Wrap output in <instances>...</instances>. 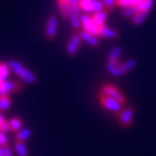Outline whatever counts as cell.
<instances>
[{
  "label": "cell",
  "mask_w": 156,
  "mask_h": 156,
  "mask_svg": "<svg viewBox=\"0 0 156 156\" xmlns=\"http://www.w3.org/2000/svg\"><path fill=\"white\" fill-rule=\"evenodd\" d=\"M154 5V0H142L138 5H136L139 11H144V12H150Z\"/></svg>",
  "instance_id": "ac0fdd59"
},
{
  "label": "cell",
  "mask_w": 156,
  "mask_h": 156,
  "mask_svg": "<svg viewBox=\"0 0 156 156\" xmlns=\"http://www.w3.org/2000/svg\"><path fill=\"white\" fill-rule=\"evenodd\" d=\"M98 99H99V102L101 103V105H102L104 108L110 111V112L114 113V114H116V115H118L122 112V103L116 101L115 99H113V98L106 95L105 93L99 91V93H98Z\"/></svg>",
  "instance_id": "7a4b0ae2"
},
{
  "label": "cell",
  "mask_w": 156,
  "mask_h": 156,
  "mask_svg": "<svg viewBox=\"0 0 156 156\" xmlns=\"http://www.w3.org/2000/svg\"><path fill=\"white\" fill-rule=\"evenodd\" d=\"M32 136L30 128H22L17 132H15V142H26Z\"/></svg>",
  "instance_id": "4fadbf2b"
},
{
  "label": "cell",
  "mask_w": 156,
  "mask_h": 156,
  "mask_svg": "<svg viewBox=\"0 0 156 156\" xmlns=\"http://www.w3.org/2000/svg\"><path fill=\"white\" fill-rule=\"evenodd\" d=\"M3 156H13L12 151L10 149L9 144H8L7 146H3Z\"/></svg>",
  "instance_id": "f1b7e54d"
},
{
  "label": "cell",
  "mask_w": 156,
  "mask_h": 156,
  "mask_svg": "<svg viewBox=\"0 0 156 156\" xmlns=\"http://www.w3.org/2000/svg\"><path fill=\"white\" fill-rule=\"evenodd\" d=\"M5 118H3V116H2V113H0V125L2 124L3 122H5Z\"/></svg>",
  "instance_id": "f546056e"
},
{
  "label": "cell",
  "mask_w": 156,
  "mask_h": 156,
  "mask_svg": "<svg viewBox=\"0 0 156 156\" xmlns=\"http://www.w3.org/2000/svg\"><path fill=\"white\" fill-rule=\"evenodd\" d=\"M0 156H3V147L0 146Z\"/></svg>",
  "instance_id": "4dcf8cb0"
},
{
  "label": "cell",
  "mask_w": 156,
  "mask_h": 156,
  "mask_svg": "<svg viewBox=\"0 0 156 156\" xmlns=\"http://www.w3.org/2000/svg\"><path fill=\"white\" fill-rule=\"evenodd\" d=\"M58 7L60 9V13L64 19H68L71 12V3L67 0H58Z\"/></svg>",
  "instance_id": "5bb4252c"
},
{
  "label": "cell",
  "mask_w": 156,
  "mask_h": 156,
  "mask_svg": "<svg viewBox=\"0 0 156 156\" xmlns=\"http://www.w3.org/2000/svg\"><path fill=\"white\" fill-rule=\"evenodd\" d=\"M136 66V60H129V61L124 62V63H122V64H118L117 67L111 72V75H112L113 77H119V76L125 75L126 73H128V72H130L131 69H133Z\"/></svg>",
  "instance_id": "9c48e42d"
},
{
  "label": "cell",
  "mask_w": 156,
  "mask_h": 156,
  "mask_svg": "<svg viewBox=\"0 0 156 156\" xmlns=\"http://www.w3.org/2000/svg\"><path fill=\"white\" fill-rule=\"evenodd\" d=\"M79 35H80L83 40L87 41V44H89L92 47H98L99 44H100V42H99V39H98V36H94V35H92V34H89V33L85 32L83 29L79 32Z\"/></svg>",
  "instance_id": "7c38bea8"
},
{
  "label": "cell",
  "mask_w": 156,
  "mask_h": 156,
  "mask_svg": "<svg viewBox=\"0 0 156 156\" xmlns=\"http://www.w3.org/2000/svg\"><path fill=\"white\" fill-rule=\"evenodd\" d=\"M10 74V67L8 65V63L1 62L0 63V83L1 81L7 80V77Z\"/></svg>",
  "instance_id": "7402d4cb"
},
{
  "label": "cell",
  "mask_w": 156,
  "mask_h": 156,
  "mask_svg": "<svg viewBox=\"0 0 156 156\" xmlns=\"http://www.w3.org/2000/svg\"><path fill=\"white\" fill-rule=\"evenodd\" d=\"M81 37L79 35V33H75V34L72 35V37L69 38V41L66 47V53L69 56H74L77 54L78 50H79V47L81 44Z\"/></svg>",
  "instance_id": "52a82bcc"
},
{
  "label": "cell",
  "mask_w": 156,
  "mask_h": 156,
  "mask_svg": "<svg viewBox=\"0 0 156 156\" xmlns=\"http://www.w3.org/2000/svg\"><path fill=\"white\" fill-rule=\"evenodd\" d=\"M9 126H10V131L17 132L19 130L22 129L23 126V120L20 117H13L9 120Z\"/></svg>",
  "instance_id": "2e32d148"
},
{
  "label": "cell",
  "mask_w": 156,
  "mask_h": 156,
  "mask_svg": "<svg viewBox=\"0 0 156 156\" xmlns=\"http://www.w3.org/2000/svg\"><path fill=\"white\" fill-rule=\"evenodd\" d=\"M10 131V126H9V120H5L2 124L0 125V132H9Z\"/></svg>",
  "instance_id": "4316f807"
},
{
  "label": "cell",
  "mask_w": 156,
  "mask_h": 156,
  "mask_svg": "<svg viewBox=\"0 0 156 156\" xmlns=\"http://www.w3.org/2000/svg\"><path fill=\"white\" fill-rule=\"evenodd\" d=\"M107 13L106 11H99V12H94L92 14V20L94 24L97 25V27L99 28V33H100V28L103 26H105V21L107 19Z\"/></svg>",
  "instance_id": "8fae6325"
},
{
  "label": "cell",
  "mask_w": 156,
  "mask_h": 156,
  "mask_svg": "<svg viewBox=\"0 0 156 156\" xmlns=\"http://www.w3.org/2000/svg\"><path fill=\"white\" fill-rule=\"evenodd\" d=\"M23 89V85L16 80H5L0 83V97L17 93Z\"/></svg>",
  "instance_id": "3957f363"
},
{
  "label": "cell",
  "mask_w": 156,
  "mask_h": 156,
  "mask_svg": "<svg viewBox=\"0 0 156 156\" xmlns=\"http://www.w3.org/2000/svg\"><path fill=\"white\" fill-rule=\"evenodd\" d=\"M79 8L85 12H93V0H79Z\"/></svg>",
  "instance_id": "603a6c76"
},
{
  "label": "cell",
  "mask_w": 156,
  "mask_h": 156,
  "mask_svg": "<svg viewBox=\"0 0 156 156\" xmlns=\"http://www.w3.org/2000/svg\"><path fill=\"white\" fill-rule=\"evenodd\" d=\"M138 12H139V9L136 7L124 8V10H122V15L126 17H133Z\"/></svg>",
  "instance_id": "cb8c5ba5"
},
{
  "label": "cell",
  "mask_w": 156,
  "mask_h": 156,
  "mask_svg": "<svg viewBox=\"0 0 156 156\" xmlns=\"http://www.w3.org/2000/svg\"><path fill=\"white\" fill-rule=\"evenodd\" d=\"M120 53H122V48L120 47H114V48L111 50L110 55H108V58H107V63H106V69L108 72H112L113 69L117 67L118 65V61H119L120 58Z\"/></svg>",
  "instance_id": "ba28073f"
},
{
  "label": "cell",
  "mask_w": 156,
  "mask_h": 156,
  "mask_svg": "<svg viewBox=\"0 0 156 156\" xmlns=\"http://www.w3.org/2000/svg\"><path fill=\"white\" fill-rule=\"evenodd\" d=\"M56 32H58V20H56L55 15H49L48 20H47L46 24V30H44V35L48 40H53L56 36Z\"/></svg>",
  "instance_id": "8992f818"
},
{
  "label": "cell",
  "mask_w": 156,
  "mask_h": 156,
  "mask_svg": "<svg viewBox=\"0 0 156 156\" xmlns=\"http://www.w3.org/2000/svg\"><path fill=\"white\" fill-rule=\"evenodd\" d=\"M104 3L102 0H93V13L99 11H104Z\"/></svg>",
  "instance_id": "d4e9b609"
},
{
  "label": "cell",
  "mask_w": 156,
  "mask_h": 156,
  "mask_svg": "<svg viewBox=\"0 0 156 156\" xmlns=\"http://www.w3.org/2000/svg\"><path fill=\"white\" fill-rule=\"evenodd\" d=\"M100 91L103 93H105L106 95H108V97L115 99V100L118 101V102H120L122 105L126 104V102H127L126 97H125L124 93L120 92V91L118 90L115 86L111 85V83H105V85L102 86V88H101Z\"/></svg>",
  "instance_id": "277c9868"
},
{
  "label": "cell",
  "mask_w": 156,
  "mask_h": 156,
  "mask_svg": "<svg viewBox=\"0 0 156 156\" xmlns=\"http://www.w3.org/2000/svg\"><path fill=\"white\" fill-rule=\"evenodd\" d=\"M67 1H68V2H69V3H71L72 1H73V0H67Z\"/></svg>",
  "instance_id": "1f68e13d"
},
{
  "label": "cell",
  "mask_w": 156,
  "mask_h": 156,
  "mask_svg": "<svg viewBox=\"0 0 156 156\" xmlns=\"http://www.w3.org/2000/svg\"><path fill=\"white\" fill-rule=\"evenodd\" d=\"M11 106V98L10 95H3L0 97V113L5 112Z\"/></svg>",
  "instance_id": "d6986e66"
},
{
  "label": "cell",
  "mask_w": 156,
  "mask_h": 156,
  "mask_svg": "<svg viewBox=\"0 0 156 156\" xmlns=\"http://www.w3.org/2000/svg\"><path fill=\"white\" fill-rule=\"evenodd\" d=\"M78 1H79V0H78Z\"/></svg>",
  "instance_id": "d6a6232c"
},
{
  "label": "cell",
  "mask_w": 156,
  "mask_h": 156,
  "mask_svg": "<svg viewBox=\"0 0 156 156\" xmlns=\"http://www.w3.org/2000/svg\"><path fill=\"white\" fill-rule=\"evenodd\" d=\"M118 32L113 28H110L107 26H103L100 28V33H99V37H103V38H116L118 36Z\"/></svg>",
  "instance_id": "9a60e30c"
},
{
  "label": "cell",
  "mask_w": 156,
  "mask_h": 156,
  "mask_svg": "<svg viewBox=\"0 0 156 156\" xmlns=\"http://www.w3.org/2000/svg\"><path fill=\"white\" fill-rule=\"evenodd\" d=\"M149 12H144V11H139V12L136 13L133 17H132V23L136 26H140L142 23L145 21L146 16H147Z\"/></svg>",
  "instance_id": "ffe728a7"
},
{
  "label": "cell",
  "mask_w": 156,
  "mask_h": 156,
  "mask_svg": "<svg viewBox=\"0 0 156 156\" xmlns=\"http://www.w3.org/2000/svg\"><path fill=\"white\" fill-rule=\"evenodd\" d=\"M8 145V139L5 133L3 132H0V146H7Z\"/></svg>",
  "instance_id": "83f0119b"
},
{
  "label": "cell",
  "mask_w": 156,
  "mask_h": 156,
  "mask_svg": "<svg viewBox=\"0 0 156 156\" xmlns=\"http://www.w3.org/2000/svg\"><path fill=\"white\" fill-rule=\"evenodd\" d=\"M8 65H9L10 69L14 72V74L17 77H20V79H22L26 83H35L37 81V76L30 69L25 67L22 63H20L19 61L11 60V61H9Z\"/></svg>",
  "instance_id": "6da1fadb"
},
{
  "label": "cell",
  "mask_w": 156,
  "mask_h": 156,
  "mask_svg": "<svg viewBox=\"0 0 156 156\" xmlns=\"http://www.w3.org/2000/svg\"><path fill=\"white\" fill-rule=\"evenodd\" d=\"M80 20H81V26H83L85 32L99 37V28L94 24L92 17L89 16V15H81Z\"/></svg>",
  "instance_id": "30bf717a"
},
{
  "label": "cell",
  "mask_w": 156,
  "mask_h": 156,
  "mask_svg": "<svg viewBox=\"0 0 156 156\" xmlns=\"http://www.w3.org/2000/svg\"><path fill=\"white\" fill-rule=\"evenodd\" d=\"M134 115V107L128 106L126 108H122V112L118 114V122L122 128H129L132 124Z\"/></svg>",
  "instance_id": "5b68a950"
},
{
  "label": "cell",
  "mask_w": 156,
  "mask_h": 156,
  "mask_svg": "<svg viewBox=\"0 0 156 156\" xmlns=\"http://www.w3.org/2000/svg\"><path fill=\"white\" fill-rule=\"evenodd\" d=\"M14 149L19 156L28 155V150H27V146H26V144H25V142H15Z\"/></svg>",
  "instance_id": "e0dca14e"
},
{
  "label": "cell",
  "mask_w": 156,
  "mask_h": 156,
  "mask_svg": "<svg viewBox=\"0 0 156 156\" xmlns=\"http://www.w3.org/2000/svg\"><path fill=\"white\" fill-rule=\"evenodd\" d=\"M142 0H117L116 5L122 8H129V7H136L138 5Z\"/></svg>",
  "instance_id": "44dd1931"
},
{
  "label": "cell",
  "mask_w": 156,
  "mask_h": 156,
  "mask_svg": "<svg viewBox=\"0 0 156 156\" xmlns=\"http://www.w3.org/2000/svg\"><path fill=\"white\" fill-rule=\"evenodd\" d=\"M102 1L104 3V8L106 12H110L117 3V0H102Z\"/></svg>",
  "instance_id": "484cf974"
}]
</instances>
